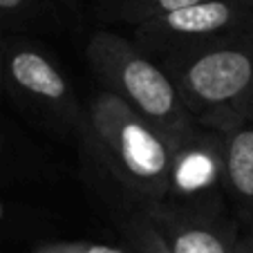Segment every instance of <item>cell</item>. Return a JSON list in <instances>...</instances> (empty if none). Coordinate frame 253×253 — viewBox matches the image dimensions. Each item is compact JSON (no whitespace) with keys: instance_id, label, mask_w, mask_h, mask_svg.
Instances as JSON below:
<instances>
[{"instance_id":"obj_1","label":"cell","mask_w":253,"mask_h":253,"mask_svg":"<svg viewBox=\"0 0 253 253\" xmlns=\"http://www.w3.org/2000/svg\"><path fill=\"white\" fill-rule=\"evenodd\" d=\"M159 65L195 124L226 132L253 121V25Z\"/></svg>"},{"instance_id":"obj_2","label":"cell","mask_w":253,"mask_h":253,"mask_svg":"<svg viewBox=\"0 0 253 253\" xmlns=\"http://www.w3.org/2000/svg\"><path fill=\"white\" fill-rule=\"evenodd\" d=\"M81 128L101 164L139 206L166 197L170 141L124 101L101 90L83 110Z\"/></svg>"},{"instance_id":"obj_3","label":"cell","mask_w":253,"mask_h":253,"mask_svg":"<svg viewBox=\"0 0 253 253\" xmlns=\"http://www.w3.org/2000/svg\"><path fill=\"white\" fill-rule=\"evenodd\" d=\"M85 54L105 90L124 101L168 141H175L195 126L168 72L132 39L101 29L90 36Z\"/></svg>"},{"instance_id":"obj_4","label":"cell","mask_w":253,"mask_h":253,"mask_svg":"<svg viewBox=\"0 0 253 253\" xmlns=\"http://www.w3.org/2000/svg\"><path fill=\"white\" fill-rule=\"evenodd\" d=\"M253 25V0H202L134 25L132 41L157 63Z\"/></svg>"},{"instance_id":"obj_5","label":"cell","mask_w":253,"mask_h":253,"mask_svg":"<svg viewBox=\"0 0 253 253\" xmlns=\"http://www.w3.org/2000/svg\"><path fill=\"white\" fill-rule=\"evenodd\" d=\"M168 253H233L238 222L224 211V202L186 204L157 200L139 206Z\"/></svg>"},{"instance_id":"obj_6","label":"cell","mask_w":253,"mask_h":253,"mask_svg":"<svg viewBox=\"0 0 253 253\" xmlns=\"http://www.w3.org/2000/svg\"><path fill=\"white\" fill-rule=\"evenodd\" d=\"M0 58L7 87L29 103L81 128L83 110H79L63 70L43 47L25 36H9L0 41Z\"/></svg>"},{"instance_id":"obj_7","label":"cell","mask_w":253,"mask_h":253,"mask_svg":"<svg viewBox=\"0 0 253 253\" xmlns=\"http://www.w3.org/2000/svg\"><path fill=\"white\" fill-rule=\"evenodd\" d=\"M224 132L195 124L170 141V168L164 200L215 204L224 195Z\"/></svg>"},{"instance_id":"obj_8","label":"cell","mask_w":253,"mask_h":253,"mask_svg":"<svg viewBox=\"0 0 253 253\" xmlns=\"http://www.w3.org/2000/svg\"><path fill=\"white\" fill-rule=\"evenodd\" d=\"M224 195L244 222H253V121L224 132Z\"/></svg>"},{"instance_id":"obj_9","label":"cell","mask_w":253,"mask_h":253,"mask_svg":"<svg viewBox=\"0 0 253 253\" xmlns=\"http://www.w3.org/2000/svg\"><path fill=\"white\" fill-rule=\"evenodd\" d=\"M54 9V0H0V25L5 29H27Z\"/></svg>"},{"instance_id":"obj_10","label":"cell","mask_w":253,"mask_h":253,"mask_svg":"<svg viewBox=\"0 0 253 253\" xmlns=\"http://www.w3.org/2000/svg\"><path fill=\"white\" fill-rule=\"evenodd\" d=\"M193 2H202V0H112V7L124 23L134 27L143 20L175 11L179 7L193 5Z\"/></svg>"},{"instance_id":"obj_11","label":"cell","mask_w":253,"mask_h":253,"mask_svg":"<svg viewBox=\"0 0 253 253\" xmlns=\"http://www.w3.org/2000/svg\"><path fill=\"white\" fill-rule=\"evenodd\" d=\"M124 238L128 244V253H168L139 211L124 220Z\"/></svg>"},{"instance_id":"obj_12","label":"cell","mask_w":253,"mask_h":253,"mask_svg":"<svg viewBox=\"0 0 253 253\" xmlns=\"http://www.w3.org/2000/svg\"><path fill=\"white\" fill-rule=\"evenodd\" d=\"M70 253H128V251L99 242H70Z\"/></svg>"},{"instance_id":"obj_13","label":"cell","mask_w":253,"mask_h":253,"mask_svg":"<svg viewBox=\"0 0 253 253\" xmlns=\"http://www.w3.org/2000/svg\"><path fill=\"white\" fill-rule=\"evenodd\" d=\"M233 253H253V222H249L247 231H240L233 244Z\"/></svg>"},{"instance_id":"obj_14","label":"cell","mask_w":253,"mask_h":253,"mask_svg":"<svg viewBox=\"0 0 253 253\" xmlns=\"http://www.w3.org/2000/svg\"><path fill=\"white\" fill-rule=\"evenodd\" d=\"M36 253H70V242H52L41 247Z\"/></svg>"},{"instance_id":"obj_15","label":"cell","mask_w":253,"mask_h":253,"mask_svg":"<svg viewBox=\"0 0 253 253\" xmlns=\"http://www.w3.org/2000/svg\"><path fill=\"white\" fill-rule=\"evenodd\" d=\"M5 215H7V209H5V202H2V197H0V222L5 220Z\"/></svg>"},{"instance_id":"obj_16","label":"cell","mask_w":253,"mask_h":253,"mask_svg":"<svg viewBox=\"0 0 253 253\" xmlns=\"http://www.w3.org/2000/svg\"><path fill=\"white\" fill-rule=\"evenodd\" d=\"M5 85V77H2V58H0V87Z\"/></svg>"},{"instance_id":"obj_17","label":"cell","mask_w":253,"mask_h":253,"mask_svg":"<svg viewBox=\"0 0 253 253\" xmlns=\"http://www.w3.org/2000/svg\"><path fill=\"white\" fill-rule=\"evenodd\" d=\"M2 146H5V141H2V132H0V150H2Z\"/></svg>"}]
</instances>
